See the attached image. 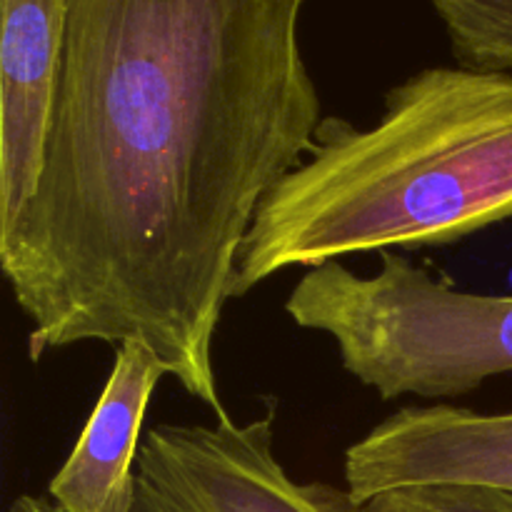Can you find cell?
I'll return each instance as SVG.
<instances>
[{
  "label": "cell",
  "instance_id": "6da1fadb",
  "mask_svg": "<svg viewBox=\"0 0 512 512\" xmlns=\"http://www.w3.org/2000/svg\"><path fill=\"white\" fill-rule=\"evenodd\" d=\"M305 0H63L38 185L0 235L30 360L148 343L228 420L213 363L240 250L323 125Z\"/></svg>",
  "mask_w": 512,
  "mask_h": 512
},
{
  "label": "cell",
  "instance_id": "7a4b0ae2",
  "mask_svg": "<svg viewBox=\"0 0 512 512\" xmlns=\"http://www.w3.org/2000/svg\"><path fill=\"white\" fill-rule=\"evenodd\" d=\"M512 218V73L423 68L378 123L325 118L308 158L265 198L233 298L290 268L453 245Z\"/></svg>",
  "mask_w": 512,
  "mask_h": 512
},
{
  "label": "cell",
  "instance_id": "3957f363",
  "mask_svg": "<svg viewBox=\"0 0 512 512\" xmlns=\"http://www.w3.org/2000/svg\"><path fill=\"white\" fill-rule=\"evenodd\" d=\"M285 313L328 335L345 373L385 403L460 398L512 373V295L460 290L398 250H383L373 275L340 260L310 268Z\"/></svg>",
  "mask_w": 512,
  "mask_h": 512
},
{
  "label": "cell",
  "instance_id": "277c9868",
  "mask_svg": "<svg viewBox=\"0 0 512 512\" xmlns=\"http://www.w3.org/2000/svg\"><path fill=\"white\" fill-rule=\"evenodd\" d=\"M133 512H363L328 483L290 478L275 455V410L250 423L158 425L143 435Z\"/></svg>",
  "mask_w": 512,
  "mask_h": 512
},
{
  "label": "cell",
  "instance_id": "5b68a950",
  "mask_svg": "<svg viewBox=\"0 0 512 512\" xmlns=\"http://www.w3.org/2000/svg\"><path fill=\"white\" fill-rule=\"evenodd\" d=\"M0 235L33 198L53 123L63 0H0Z\"/></svg>",
  "mask_w": 512,
  "mask_h": 512
},
{
  "label": "cell",
  "instance_id": "8992f818",
  "mask_svg": "<svg viewBox=\"0 0 512 512\" xmlns=\"http://www.w3.org/2000/svg\"><path fill=\"white\" fill-rule=\"evenodd\" d=\"M168 365L143 340L118 345L103 393L58 473L48 498L60 512H133L135 463L148 403Z\"/></svg>",
  "mask_w": 512,
  "mask_h": 512
},
{
  "label": "cell",
  "instance_id": "52a82bcc",
  "mask_svg": "<svg viewBox=\"0 0 512 512\" xmlns=\"http://www.w3.org/2000/svg\"><path fill=\"white\" fill-rule=\"evenodd\" d=\"M455 65L512 73V0H428Z\"/></svg>",
  "mask_w": 512,
  "mask_h": 512
},
{
  "label": "cell",
  "instance_id": "ba28073f",
  "mask_svg": "<svg viewBox=\"0 0 512 512\" xmlns=\"http://www.w3.org/2000/svg\"><path fill=\"white\" fill-rule=\"evenodd\" d=\"M363 512H512V493L483 485H418L378 495Z\"/></svg>",
  "mask_w": 512,
  "mask_h": 512
},
{
  "label": "cell",
  "instance_id": "9c48e42d",
  "mask_svg": "<svg viewBox=\"0 0 512 512\" xmlns=\"http://www.w3.org/2000/svg\"><path fill=\"white\" fill-rule=\"evenodd\" d=\"M8 512H60L50 498H38V495H20L10 503Z\"/></svg>",
  "mask_w": 512,
  "mask_h": 512
}]
</instances>
